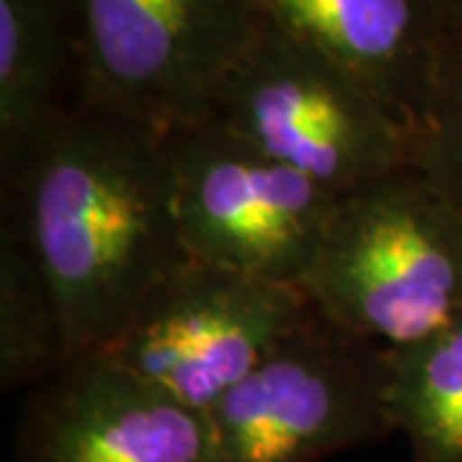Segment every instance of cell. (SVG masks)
<instances>
[{"label":"cell","mask_w":462,"mask_h":462,"mask_svg":"<svg viewBox=\"0 0 462 462\" xmlns=\"http://www.w3.org/2000/svg\"><path fill=\"white\" fill-rule=\"evenodd\" d=\"M311 311L298 285L185 260L93 357L208 411Z\"/></svg>","instance_id":"obj_6"},{"label":"cell","mask_w":462,"mask_h":462,"mask_svg":"<svg viewBox=\"0 0 462 462\" xmlns=\"http://www.w3.org/2000/svg\"><path fill=\"white\" fill-rule=\"evenodd\" d=\"M316 311L396 349L462 314V214L416 165L339 193L298 285Z\"/></svg>","instance_id":"obj_2"},{"label":"cell","mask_w":462,"mask_h":462,"mask_svg":"<svg viewBox=\"0 0 462 462\" xmlns=\"http://www.w3.org/2000/svg\"><path fill=\"white\" fill-rule=\"evenodd\" d=\"M447 5H449V14L455 18V26H457L462 39V0H447Z\"/></svg>","instance_id":"obj_14"},{"label":"cell","mask_w":462,"mask_h":462,"mask_svg":"<svg viewBox=\"0 0 462 462\" xmlns=\"http://www.w3.org/2000/svg\"><path fill=\"white\" fill-rule=\"evenodd\" d=\"M78 103L75 0H0V167L8 178Z\"/></svg>","instance_id":"obj_10"},{"label":"cell","mask_w":462,"mask_h":462,"mask_svg":"<svg viewBox=\"0 0 462 462\" xmlns=\"http://www.w3.org/2000/svg\"><path fill=\"white\" fill-rule=\"evenodd\" d=\"M3 206L54 291L69 363L108 345L190 260L165 142L83 100L3 178Z\"/></svg>","instance_id":"obj_1"},{"label":"cell","mask_w":462,"mask_h":462,"mask_svg":"<svg viewBox=\"0 0 462 462\" xmlns=\"http://www.w3.org/2000/svg\"><path fill=\"white\" fill-rule=\"evenodd\" d=\"M208 124L337 196L411 162V134L367 85L264 18Z\"/></svg>","instance_id":"obj_3"},{"label":"cell","mask_w":462,"mask_h":462,"mask_svg":"<svg viewBox=\"0 0 462 462\" xmlns=\"http://www.w3.org/2000/svg\"><path fill=\"white\" fill-rule=\"evenodd\" d=\"M69 365L65 324L50 281L32 247L3 211L0 231V380L16 388Z\"/></svg>","instance_id":"obj_12"},{"label":"cell","mask_w":462,"mask_h":462,"mask_svg":"<svg viewBox=\"0 0 462 462\" xmlns=\"http://www.w3.org/2000/svg\"><path fill=\"white\" fill-rule=\"evenodd\" d=\"M224 462H319L396 431L388 349L316 311L208 409Z\"/></svg>","instance_id":"obj_5"},{"label":"cell","mask_w":462,"mask_h":462,"mask_svg":"<svg viewBox=\"0 0 462 462\" xmlns=\"http://www.w3.org/2000/svg\"><path fill=\"white\" fill-rule=\"evenodd\" d=\"M162 142L188 257L300 285L337 193L208 121Z\"/></svg>","instance_id":"obj_7"},{"label":"cell","mask_w":462,"mask_h":462,"mask_svg":"<svg viewBox=\"0 0 462 462\" xmlns=\"http://www.w3.org/2000/svg\"><path fill=\"white\" fill-rule=\"evenodd\" d=\"M18 462H224L208 413L88 355L26 403Z\"/></svg>","instance_id":"obj_8"},{"label":"cell","mask_w":462,"mask_h":462,"mask_svg":"<svg viewBox=\"0 0 462 462\" xmlns=\"http://www.w3.org/2000/svg\"><path fill=\"white\" fill-rule=\"evenodd\" d=\"M388 401L411 462H462V314L388 349Z\"/></svg>","instance_id":"obj_11"},{"label":"cell","mask_w":462,"mask_h":462,"mask_svg":"<svg viewBox=\"0 0 462 462\" xmlns=\"http://www.w3.org/2000/svg\"><path fill=\"white\" fill-rule=\"evenodd\" d=\"M264 21L367 85L411 134L460 32L447 0H254Z\"/></svg>","instance_id":"obj_9"},{"label":"cell","mask_w":462,"mask_h":462,"mask_svg":"<svg viewBox=\"0 0 462 462\" xmlns=\"http://www.w3.org/2000/svg\"><path fill=\"white\" fill-rule=\"evenodd\" d=\"M78 100L165 139L208 121L263 26L254 0H75Z\"/></svg>","instance_id":"obj_4"},{"label":"cell","mask_w":462,"mask_h":462,"mask_svg":"<svg viewBox=\"0 0 462 462\" xmlns=\"http://www.w3.org/2000/svg\"><path fill=\"white\" fill-rule=\"evenodd\" d=\"M411 165L462 214V39L449 54L430 114L413 136Z\"/></svg>","instance_id":"obj_13"}]
</instances>
